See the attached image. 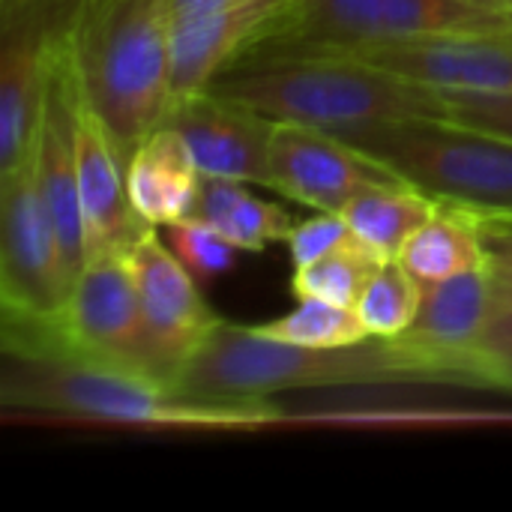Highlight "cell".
<instances>
[{
    "label": "cell",
    "mask_w": 512,
    "mask_h": 512,
    "mask_svg": "<svg viewBox=\"0 0 512 512\" xmlns=\"http://www.w3.org/2000/svg\"><path fill=\"white\" fill-rule=\"evenodd\" d=\"M381 183H405L393 168L351 147L333 132L303 123H273L270 189L318 213H339L357 192Z\"/></svg>",
    "instance_id": "30bf717a"
},
{
    "label": "cell",
    "mask_w": 512,
    "mask_h": 512,
    "mask_svg": "<svg viewBox=\"0 0 512 512\" xmlns=\"http://www.w3.org/2000/svg\"><path fill=\"white\" fill-rule=\"evenodd\" d=\"M393 261V258H390ZM387 264L381 252H375L369 243H363L357 234H351L345 243L330 249L327 255L315 258L312 264L294 267L291 291L297 300H327L339 306H357L360 294L366 291L369 279Z\"/></svg>",
    "instance_id": "44dd1931"
},
{
    "label": "cell",
    "mask_w": 512,
    "mask_h": 512,
    "mask_svg": "<svg viewBox=\"0 0 512 512\" xmlns=\"http://www.w3.org/2000/svg\"><path fill=\"white\" fill-rule=\"evenodd\" d=\"M294 0H225L171 21V102L204 93L288 15Z\"/></svg>",
    "instance_id": "7c38bea8"
},
{
    "label": "cell",
    "mask_w": 512,
    "mask_h": 512,
    "mask_svg": "<svg viewBox=\"0 0 512 512\" xmlns=\"http://www.w3.org/2000/svg\"><path fill=\"white\" fill-rule=\"evenodd\" d=\"M423 297L414 324L399 333V339L447 366H453L471 390H483L471 351L489 324L492 312L498 309V294L492 288L489 264L474 267L468 273L438 279V282H420Z\"/></svg>",
    "instance_id": "2e32d148"
},
{
    "label": "cell",
    "mask_w": 512,
    "mask_h": 512,
    "mask_svg": "<svg viewBox=\"0 0 512 512\" xmlns=\"http://www.w3.org/2000/svg\"><path fill=\"white\" fill-rule=\"evenodd\" d=\"M219 3H225V0H168V9H171V21H177V18L195 15V12L219 6Z\"/></svg>",
    "instance_id": "f546056e"
},
{
    "label": "cell",
    "mask_w": 512,
    "mask_h": 512,
    "mask_svg": "<svg viewBox=\"0 0 512 512\" xmlns=\"http://www.w3.org/2000/svg\"><path fill=\"white\" fill-rule=\"evenodd\" d=\"M255 333L288 342V345H303V348H342L369 339L366 324L360 321L357 309L327 303V300H300V306L276 321L258 324Z\"/></svg>",
    "instance_id": "7402d4cb"
},
{
    "label": "cell",
    "mask_w": 512,
    "mask_h": 512,
    "mask_svg": "<svg viewBox=\"0 0 512 512\" xmlns=\"http://www.w3.org/2000/svg\"><path fill=\"white\" fill-rule=\"evenodd\" d=\"M201 171L183 135L162 123L132 153L126 165V186L135 210L153 228H168L189 216L198 195Z\"/></svg>",
    "instance_id": "e0dca14e"
},
{
    "label": "cell",
    "mask_w": 512,
    "mask_h": 512,
    "mask_svg": "<svg viewBox=\"0 0 512 512\" xmlns=\"http://www.w3.org/2000/svg\"><path fill=\"white\" fill-rule=\"evenodd\" d=\"M447 33H512V0H294L246 57Z\"/></svg>",
    "instance_id": "52a82bcc"
},
{
    "label": "cell",
    "mask_w": 512,
    "mask_h": 512,
    "mask_svg": "<svg viewBox=\"0 0 512 512\" xmlns=\"http://www.w3.org/2000/svg\"><path fill=\"white\" fill-rule=\"evenodd\" d=\"M486 264H489V276H492V288H495L498 300L512 303V261H501V258L486 255Z\"/></svg>",
    "instance_id": "f1b7e54d"
},
{
    "label": "cell",
    "mask_w": 512,
    "mask_h": 512,
    "mask_svg": "<svg viewBox=\"0 0 512 512\" xmlns=\"http://www.w3.org/2000/svg\"><path fill=\"white\" fill-rule=\"evenodd\" d=\"M3 348L63 351L174 390L171 375L147 330L129 261L126 255L114 252L87 258L60 321L3 315Z\"/></svg>",
    "instance_id": "8992f818"
},
{
    "label": "cell",
    "mask_w": 512,
    "mask_h": 512,
    "mask_svg": "<svg viewBox=\"0 0 512 512\" xmlns=\"http://www.w3.org/2000/svg\"><path fill=\"white\" fill-rule=\"evenodd\" d=\"M75 84L129 165L171 108L168 0H63Z\"/></svg>",
    "instance_id": "7a4b0ae2"
},
{
    "label": "cell",
    "mask_w": 512,
    "mask_h": 512,
    "mask_svg": "<svg viewBox=\"0 0 512 512\" xmlns=\"http://www.w3.org/2000/svg\"><path fill=\"white\" fill-rule=\"evenodd\" d=\"M471 219L477 222L486 255L512 261V213H471Z\"/></svg>",
    "instance_id": "83f0119b"
},
{
    "label": "cell",
    "mask_w": 512,
    "mask_h": 512,
    "mask_svg": "<svg viewBox=\"0 0 512 512\" xmlns=\"http://www.w3.org/2000/svg\"><path fill=\"white\" fill-rule=\"evenodd\" d=\"M393 384L471 387L453 366L405 345L399 336H369L342 348H303L222 321L186 360L174 390L204 402H273L282 393Z\"/></svg>",
    "instance_id": "6da1fadb"
},
{
    "label": "cell",
    "mask_w": 512,
    "mask_h": 512,
    "mask_svg": "<svg viewBox=\"0 0 512 512\" xmlns=\"http://www.w3.org/2000/svg\"><path fill=\"white\" fill-rule=\"evenodd\" d=\"M288 54H333L435 90L512 93V33H447L396 42L300 48Z\"/></svg>",
    "instance_id": "9c48e42d"
},
{
    "label": "cell",
    "mask_w": 512,
    "mask_h": 512,
    "mask_svg": "<svg viewBox=\"0 0 512 512\" xmlns=\"http://www.w3.org/2000/svg\"><path fill=\"white\" fill-rule=\"evenodd\" d=\"M399 261L420 282H438L483 267L486 246L468 210L441 204L438 213L402 246Z\"/></svg>",
    "instance_id": "ffe728a7"
},
{
    "label": "cell",
    "mask_w": 512,
    "mask_h": 512,
    "mask_svg": "<svg viewBox=\"0 0 512 512\" xmlns=\"http://www.w3.org/2000/svg\"><path fill=\"white\" fill-rule=\"evenodd\" d=\"M63 0H39L21 12L3 15L0 48V177L15 171L33 150L48 39Z\"/></svg>",
    "instance_id": "5bb4252c"
},
{
    "label": "cell",
    "mask_w": 512,
    "mask_h": 512,
    "mask_svg": "<svg viewBox=\"0 0 512 512\" xmlns=\"http://www.w3.org/2000/svg\"><path fill=\"white\" fill-rule=\"evenodd\" d=\"M33 3H39V0H0V9H3V15H12V12H21Z\"/></svg>",
    "instance_id": "4dcf8cb0"
},
{
    "label": "cell",
    "mask_w": 512,
    "mask_h": 512,
    "mask_svg": "<svg viewBox=\"0 0 512 512\" xmlns=\"http://www.w3.org/2000/svg\"><path fill=\"white\" fill-rule=\"evenodd\" d=\"M168 246L195 279H207L213 273L228 270L237 252V246L225 240L219 231L192 219H180L168 225Z\"/></svg>",
    "instance_id": "cb8c5ba5"
},
{
    "label": "cell",
    "mask_w": 512,
    "mask_h": 512,
    "mask_svg": "<svg viewBox=\"0 0 512 512\" xmlns=\"http://www.w3.org/2000/svg\"><path fill=\"white\" fill-rule=\"evenodd\" d=\"M438 207L441 204L435 198L414 189L411 183H381L357 192L339 210V216L363 243L390 261L399 258L411 234L420 231L438 213Z\"/></svg>",
    "instance_id": "d6986e66"
},
{
    "label": "cell",
    "mask_w": 512,
    "mask_h": 512,
    "mask_svg": "<svg viewBox=\"0 0 512 512\" xmlns=\"http://www.w3.org/2000/svg\"><path fill=\"white\" fill-rule=\"evenodd\" d=\"M438 204L512 213V138L450 117H408L336 135Z\"/></svg>",
    "instance_id": "5b68a950"
},
{
    "label": "cell",
    "mask_w": 512,
    "mask_h": 512,
    "mask_svg": "<svg viewBox=\"0 0 512 512\" xmlns=\"http://www.w3.org/2000/svg\"><path fill=\"white\" fill-rule=\"evenodd\" d=\"M165 123L183 135L204 177L270 189V135L276 120L204 90L171 102Z\"/></svg>",
    "instance_id": "4fadbf2b"
},
{
    "label": "cell",
    "mask_w": 512,
    "mask_h": 512,
    "mask_svg": "<svg viewBox=\"0 0 512 512\" xmlns=\"http://www.w3.org/2000/svg\"><path fill=\"white\" fill-rule=\"evenodd\" d=\"M0 405L6 414L144 429H261L285 417L276 402L189 399L156 381L48 348H3Z\"/></svg>",
    "instance_id": "3957f363"
},
{
    "label": "cell",
    "mask_w": 512,
    "mask_h": 512,
    "mask_svg": "<svg viewBox=\"0 0 512 512\" xmlns=\"http://www.w3.org/2000/svg\"><path fill=\"white\" fill-rule=\"evenodd\" d=\"M0 297L3 315L30 321H60L69 303L60 249L48 222L33 150L0 177Z\"/></svg>",
    "instance_id": "ba28073f"
},
{
    "label": "cell",
    "mask_w": 512,
    "mask_h": 512,
    "mask_svg": "<svg viewBox=\"0 0 512 512\" xmlns=\"http://www.w3.org/2000/svg\"><path fill=\"white\" fill-rule=\"evenodd\" d=\"M471 363L483 390L512 393V303L498 300V309L471 351Z\"/></svg>",
    "instance_id": "d4e9b609"
},
{
    "label": "cell",
    "mask_w": 512,
    "mask_h": 512,
    "mask_svg": "<svg viewBox=\"0 0 512 512\" xmlns=\"http://www.w3.org/2000/svg\"><path fill=\"white\" fill-rule=\"evenodd\" d=\"M420 297V279L399 258H393L381 264V270L369 279L354 309L369 336H399L414 324Z\"/></svg>",
    "instance_id": "603a6c76"
},
{
    "label": "cell",
    "mask_w": 512,
    "mask_h": 512,
    "mask_svg": "<svg viewBox=\"0 0 512 512\" xmlns=\"http://www.w3.org/2000/svg\"><path fill=\"white\" fill-rule=\"evenodd\" d=\"M447 105V117L474 129L512 138V93H474V90H438Z\"/></svg>",
    "instance_id": "484cf974"
},
{
    "label": "cell",
    "mask_w": 512,
    "mask_h": 512,
    "mask_svg": "<svg viewBox=\"0 0 512 512\" xmlns=\"http://www.w3.org/2000/svg\"><path fill=\"white\" fill-rule=\"evenodd\" d=\"M75 159H78V192L87 222V258L99 252L129 255V249L153 225H147L135 210L126 186V162L117 153L111 135L105 132L99 114L81 96L78 84H75Z\"/></svg>",
    "instance_id": "9a60e30c"
},
{
    "label": "cell",
    "mask_w": 512,
    "mask_h": 512,
    "mask_svg": "<svg viewBox=\"0 0 512 512\" xmlns=\"http://www.w3.org/2000/svg\"><path fill=\"white\" fill-rule=\"evenodd\" d=\"M351 234L354 231L348 228V222L339 213H318L315 219L297 222L291 237H288V249H291L294 267L312 264L315 258H321L330 249H336L339 243H345Z\"/></svg>",
    "instance_id": "4316f807"
},
{
    "label": "cell",
    "mask_w": 512,
    "mask_h": 512,
    "mask_svg": "<svg viewBox=\"0 0 512 512\" xmlns=\"http://www.w3.org/2000/svg\"><path fill=\"white\" fill-rule=\"evenodd\" d=\"M126 261L138 288L147 330L174 387L186 360L204 345V339L222 324V318L207 306L195 285V276L171 252V246L162 243L156 228L144 231V237L129 249Z\"/></svg>",
    "instance_id": "8fae6325"
},
{
    "label": "cell",
    "mask_w": 512,
    "mask_h": 512,
    "mask_svg": "<svg viewBox=\"0 0 512 512\" xmlns=\"http://www.w3.org/2000/svg\"><path fill=\"white\" fill-rule=\"evenodd\" d=\"M186 219L210 225L246 252H261L273 243H288L297 225V219L282 204L258 198L255 192H249L246 183L204 174Z\"/></svg>",
    "instance_id": "ac0fdd59"
},
{
    "label": "cell",
    "mask_w": 512,
    "mask_h": 512,
    "mask_svg": "<svg viewBox=\"0 0 512 512\" xmlns=\"http://www.w3.org/2000/svg\"><path fill=\"white\" fill-rule=\"evenodd\" d=\"M207 93L270 120L303 123L333 135L408 117H447L444 96L435 87L333 54L246 57L216 75Z\"/></svg>",
    "instance_id": "277c9868"
}]
</instances>
